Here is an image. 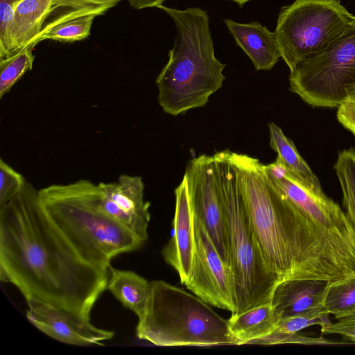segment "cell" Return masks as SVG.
Wrapping results in <instances>:
<instances>
[{"label": "cell", "instance_id": "obj_1", "mask_svg": "<svg viewBox=\"0 0 355 355\" xmlns=\"http://www.w3.org/2000/svg\"><path fill=\"white\" fill-rule=\"evenodd\" d=\"M0 275L26 300H38L90 321L107 288L109 268L89 263L42 209L38 190L26 181L0 207Z\"/></svg>", "mask_w": 355, "mask_h": 355}, {"label": "cell", "instance_id": "obj_2", "mask_svg": "<svg viewBox=\"0 0 355 355\" xmlns=\"http://www.w3.org/2000/svg\"><path fill=\"white\" fill-rule=\"evenodd\" d=\"M239 186L259 249L280 281L348 277L311 220L273 184L264 164L230 151Z\"/></svg>", "mask_w": 355, "mask_h": 355}, {"label": "cell", "instance_id": "obj_3", "mask_svg": "<svg viewBox=\"0 0 355 355\" xmlns=\"http://www.w3.org/2000/svg\"><path fill=\"white\" fill-rule=\"evenodd\" d=\"M173 20L177 35L168 60L157 76L158 103L163 111L178 116L204 107L223 85L225 64L215 56L207 12L158 7Z\"/></svg>", "mask_w": 355, "mask_h": 355}, {"label": "cell", "instance_id": "obj_4", "mask_svg": "<svg viewBox=\"0 0 355 355\" xmlns=\"http://www.w3.org/2000/svg\"><path fill=\"white\" fill-rule=\"evenodd\" d=\"M46 214L85 261L109 268L114 257L139 249L144 242L105 213L97 200V184L80 180L38 190Z\"/></svg>", "mask_w": 355, "mask_h": 355}, {"label": "cell", "instance_id": "obj_5", "mask_svg": "<svg viewBox=\"0 0 355 355\" xmlns=\"http://www.w3.org/2000/svg\"><path fill=\"white\" fill-rule=\"evenodd\" d=\"M213 155L235 286L234 313H239L271 302L280 279L266 263L258 245L230 158V150L217 152Z\"/></svg>", "mask_w": 355, "mask_h": 355}, {"label": "cell", "instance_id": "obj_6", "mask_svg": "<svg viewBox=\"0 0 355 355\" xmlns=\"http://www.w3.org/2000/svg\"><path fill=\"white\" fill-rule=\"evenodd\" d=\"M150 284L136 327L139 339L163 347L239 345L227 320L195 294L162 280Z\"/></svg>", "mask_w": 355, "mask_h": 355}, {"label": "cell", "instance_id": "obj_7", "mask_svg": "<svg viewBox=\"0 0 355 355\" xmlns=\"http://www.w3.org/2000/svg\"><path fill=\"white\" fill-rule=\"evenodd\" d=\"M353 16L339 0H295L282 7L274 33L290 72L329 46Z\"/></svg>", "mask_w": 355, "mask_h": 355}, {"label": "cell", "instance_id": "obj_8", "mask_svg": "<svg viewBox=\"0 0 355 355\" xmlns=\"http://www.w3.org/2000/svg\"><path fill=\"white\" fill-rule=\"evenodd\" d=\"M289 83L313 107H338L346 101V89L355 84L354 15L329 46L290 72Z\"/></svg>", "mask_w": 355, "mask_h": 355}, {"label": "cell", "instance_id": "obj_9", "mask_svg": "<svg viewBox=\"0 0 355 355\" xmlns=\"http://www.w3.org/2000/svg\"><path fill=\"white\" fill-rule=\"evenodd\" d=\"M109 9L85 0H21L10 28V56L26 46L34 48L59 23L87 14L102 15Z\"/></svg>", "mask_w": 355, "mask_h": 355}, {"label": "cell", "instance_id": "obj_10", "mask_svg": "<svg viewBox=\"0 0 355 355\" xmlns=\"http://www.w3.org/2000/svg\"><path fill=\"white\" fill-rule=\"evenodd\" d=\"M184 178L194 217L202 225L221 258L230 268L227 230L214 155H201L189 160Z\"/></svg>", "mask_w": 355, "mask_h": 355}, {"label": "cell", "instance_id": "obj_11", "mask_svg": "<svg viewBox=\"0 0 355 355\" xmlns=\"http://www.w3.org/2000/svg\"><path fill=\"white\" fill-rule=\"evenodd\" d=\"M194 232L193 266L190 279L185 286L208 304L234 313L235 286L231 269L195 217Z\"/></svg>", "mask_w": 355, "mask_h": 355}, {"label": "cell", "instance_id": "obj_12", "mask_svg": "<svg viewBox=\"0 0 355 355\" xmlns=\"http://www.w3.org/2000/svg\"><path fill=\"white\" fill-rule=\"evenodd\" d=\"M97 200L105 213L145 243L150 204L144 200V183L140 176L123 174L116 182L97 184Z\"/></svg>", "mask_w": 355, "mask_h": 355}, {"label": "cell", "instance_id": "obj_13", "mask_svg": "<svg viewBox=\"0 0 355 355\" xmlns=\"http://www.w3.org/2000/svg\"><path fill=\"white\" fill-rule=\"evenodd\" d=\"M26 302L28 321L48 336L63 343L78 346L101 345L114 335L113 331L98 328L89 320L53 305L35 300Z\"/></svg>", "mask_w": 355, "mask_h": 355}, {"label": "cell", "instance_id": "obj_14", "mask_svg": "<svg viewBox=\"0 0 355 355\" xmlns=\"http://www.w3.org/2000/svg\"><path fill=\"white\" fill-rule=\"evenodd\" d=\"M175 209L173 235L163 248L165 261L178 272L186 285L191 276L195 252L194 216L185 178L175 189Z\"/></svg>", "mask_w": 355, "mask_h": 355}, {"label": "cell", "instance_id": "obj_15", "mask_svg": "<svg viewBox=\"0 0 355 355\" xmlns=\"http://www.w3.org/2000/svg\"><path fill=\"white\" fill-rule=\"evenodd\" d=\"M329 284L317 279L282 280L274 290L271 304L280 319L302 314H315L327 319L329 314L324 303Z\"/></svg>", "mask_w": 355, "mask_h": 355}, {"label": "cell", "instance_id": "obj_16", "mask_svg": "<svg viewBox=\"0 0 355 355\" xmlns=\"http://www.w3.org/2000/svg\"><path fill=\"white\" fill-rule=\"evenodd\" d=\"M224 21L257 70H270L277 64L281 55L275 33L258 21L242 24L230 19Z\"/></svg>", "mask_w": 355, "mask_h": 355}, {"label": "cell", "instance_id": "obj_17", "mask_svg": "<svg viewBox=\"0 0 355 355\" xmlns=\"http://www.w3.org/2000/svg\"><path fill=\"white\" fill-rule=\"evenodd\" d=\"M280 320L271 302L253 307L239 313H232L227 320L229 329L239 345L272 333Z\"/></svg>", "mask_w": 355, "mask_h": 355}, {"label": "cell", "instance_id": "obj_18", "mask_svg": "<svg viewBox=\"0 0 355 355\" xmlns=\"http://www.w3.org/2000/svg\"><path fill=\"white\" fill-rule=\"evenodd\" d=\"M107 288L122 304L139 318L148 300L151 284L138 274L109 267Z\"/></svg>", "mask_w": 355, "mask_h": 355}, {"label": "cell", "instance_id": "obj_19", "mask_svg": "<svg viewBox=\"0 0 355 355\" xmlns=\"http://www.w3.org/2000/svg\"><path fill=\"white\" fill-rule=\"evenodd\" d=\"M270 146L287 171L311 189L324 192L316 175L297 151L294 143L275 123L268 124Z\"/></svg>", "mask_w": 355, "mask_h": 355}, {"label": "cell", "instance_id": "obj_20", "mask_svg": "<svg viewBox=\"0 0 355 355\" xmlns=\"http://www.w3.org/2000/svg\"><path fill=\"white\" fill-rule=\"evenodd\" d=\"M324 308L336 320L355 314V274L329 284L324 299Z\"/></svg>", "mask_w": 355, "mask_h": 355}, {"label": "cell", "instance_id": "obj_21", "mask_svg": "<svg viewBox=\"0 0 355 355\" xmlns=\"http://www.w3.org/2000/svg\"><path fill=\"white\" fill-rule=\"evenodd\" d=\"M346 214L355 228V148L339 152L334 164Z\"/></svg>", "mask_w": 355, "mask_h": 355}, {"label": "cell", "instance_id": "obj_22", "mask_svg": "<svg viewBox=\"0 0 355 355\" xmlns=\"http://www.w3.org/2000/svg\"><path fill=\"white\" fill-rule=\"evenodd\" d=\"M33 47L26 46L13 55L0 59V98L9 92L13 85L33 68Z\"/></svg>", "mask_w": 355, "mask_h": 355}, {"label": "cell", "instance_id": "obj_23", "mask_svg": "<svg viewBox=\"0 0 355 355\" xmlns=\"http://www.w3.org/2000/svg\"><path fill=\"white\" fill-rule=\"evenodd\" d=\"M97 16L96 14H87L59 23L42 34L38 42L46 40L61 42L83 40L90 35L93 21Z\"/></svg>", "mask_w": 355, "mask_h": 355}, {"label": "cell", "instance_id": "obj_24", "mask_svg": "<svg viewBox=\"0 0 355 355\" xmlns=\"http://www.w3.org/2000/svg\"><path fill=\"white\" fill-rule=\"evenodd\" d=\"M26 181L21 173L1 158L0 207L15 196L23 189Z\"/></svg>", "mask_w": 355, "mask_h": 355}, {"label": "cell", "instance_id": "obj_25", "mask_svg": "<svg viewBox=\"0 0 355 355\" xmlns=\"http://www.w3.org/2000/svg\"><path fill=\"white\" fill-rule=\"evenodd\" d=\"M21 1L0 0V59L10 56V28L15 8Z\"/></svg>", "mask_w": 355, "mask_h": 355}, {"label": "cell", "instance_id": "obj_26", "mask_svg": "<svg viewBox=\"0 0 355 355\" xmlns=\"http://www.w3.org/2000/svg\"><path fill=\"white\" fill-rule=\"evenodd\" d=\"M326 319L315 314H302L280 319L274 331L285 334H295L308 327L328 323Z\"/></svg>", "mask_w": 355, "mask_h": 355}, {"label": "cell", "instance_id": "obj_27", "mask_svg": "<svg viewBox=\"0 0 355 355\" xmlns=\"http://www.w3.org/2000/svg\"><path fill=\"white\" fill-rule=\"evenodd\" d=\"M332 344V342L322 338H314L295 334H285L273 331L264 337L252 341L250 344L277 345V344Z\"/></svg>", "mask_w": 355, "mask_h": 355}, {"label": "cell", "instance_id": "obj_28", "mask_svg": "<svg viewBox=\"0 0 355 355\" xmlns=\"http://www.w3.org/2000/svg\"><path fill=\"white\" fill-rule=\"evenodd\" d=\"M321 327V332L325 334L338 335L345 340L355 343V315L329 322Z\"/></svg>", "mask_w": 355, "mask_h": 355}, {"label": "cell", "instance_id": "obj_29", "mask_svg": "<svg viewBox=\"0 0 355 355\" xmlns=\"http://www.w3.org/2000/svg\"><path fill=\"white\" fill-rule=\"evenodd\" d=\"M337 109L338 121L355 136V101L347 99Z\"/></svg>", "mask_w": 355, "mask_h": 355}, {"label": "cell", "instance_id": "obj_30", "mask_svg": "<svg viewBox=\"0 0 355 355\" xmlns=\"http://www.w3.org/2000/svg\"><path fill=\"white\" fill-rule=\"evenodd\" d=\"M130 5L135 9L158 8L166 0H128Z\"/></svg>", "mask_w": 355, "mask_h": 355}, {"label": "cell", "instance_id": "obj_31", "mask_svg": "<svg viewBox=\"0 0 355 355\" xmlns=\"http://www.w3.org/2000/svg\"><path fill=\"white\" fill-rule=\"evenodd\" d=\"M96 4L103 5L111 8L115 6L121 0H85Z\"/></svg>", "mask_w": 355, "mask_h": 355}, {"label": "cell", "instance_id": "obj_32", "mask_svg": "<svg viewBox=\"0 0 355 355\" xmlns=\"http://www.w3.org/2000/svg\"><path fill=\"white\" fill-rule=\"evenodd\" d=\"M346 92H347V99L355 101V84L347 87L346 89Z\"/></svg>", "mask_w": 355, "mask_h": 355}, {"label": "cell", "instance_id": "obj_33", "mask_svg": "<svg viewBox=\"0 0 355 355\" xmlns=\"http://www.w3.org/2000/svg\"><path fill=\"white\" fill-rule=\"evenodd\" d=\"M234 2H236L239 6L242 7L246 2L250 1V0H232Z\"/></svg>", "mask_w": 355, "mask_h": 355}, {"label": "cell", "instance_id": "obj_34", "mask_svg": "<svg viewBox=\"0 0 355 355\" xmlns=\"http://www.w3.org/2000/svg\"><path fill=\"white\" fill-rule=\"evenodd\" d=\"M355 315V314H354Z\"/></svg>", "mask_w": 355, "mask_h": 355}]
</instances>
